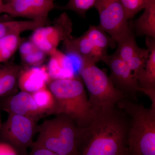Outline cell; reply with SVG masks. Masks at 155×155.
<instances>
[{
    "instance_id": "6da1fadb",
    "label": "cell",
    "mask_w": 155,
    "mask_h": 155,
    "mask_svg": "<svg viewBox=\"0 0 155 155\" xmlns=\"http://www.w3.org/2000/svg\"><path fill=\"white\" fill-rule=\"evenodd\" d=\"M117 107L97 112L93 122L78 128L80 155H123L127 150L129 121Z\"/></svg>"
},
{
    "instance_id": "7a4b0ae2",
    "label": "cell",
    "mask_w": 155,
    "mask_h": 155,
    "mask_svg": "<svg viewBox=\"0 0 155 155\" xmlns=\"http://www.w3.org/2000/svg\"><path fill=\"white\" fill-rule=\"evenodd\" d=\"M48 85L56 100L55 115H66L78 128H84L91 124L95 114L80 78L54 79Z\"/></svg>"
},
{
    "instance_id": "3957f363",
    "label": "cell",
    "mask_w": 155,
    "mask_h": 155,
    "mask_svg": "<svg viewBox=\"0 0 155 155\" xmlns=\"http://www.w3.org/2000/svg\"><path fill=\"white\" fill-rule=\"evenodd\" d=\"M116 107L130 117L127 135L130 155H155V108H145L127 98Z\"/></svg>"
},
{
    "instance_id": "277c9868",
    "label": "cell",
    "mask_w": 155,
    "mask_h": 155,
    "mask_svg": "<svg viewBox=\"0 0 155 155\" xmlns=\"http://www.w3.org/2000/svg\"><path fill=\"white\" fill-rule=\"evenodd\" d=\"M55 116L38 127V136L31 147L44 148L60 155H80L78 127L66 115Z\"/></svg>"
},
{
    "instance_id": "5b68a950",
    "label": "cell",
    "mask_w": 155,
    "mask_h": 155,
    "mask_svg": "<svg viewBox=\"0 0 155 155\" xmlns=\"http://www.w3.org/2000/svg\"><path fill=\"white\" fill-rule=\"evenodd\" d=\"M79 73L88 91L89 101L95 114L116 107L119 101L127 98L115 87L106 72L96 64L82 62Z\"/></svg>"
},
{
    "instance_id": "8992f818",
    "label": "cell",
    "mask_w": 155,
    "mask_h": 155,
    "mask_svg": "<svg viewBox=\"0 0 155 155\" xmlns=\"http://www.w3.org/2000/svg\"><path fill=\"white\" fill-rule=\"evenodd\" d=\"M36 120L29 117L9 114L0 128V140L13 145L25 153L33 144L35 134L38 131Z\"/></svg>"
},
{
    "instance_id": "52a82bcc",
    "label": "cell",
    "mask_w": 155,
    "mask_h": 155,
    "mask_svg": "<svg viewBox=\"0 0 155 155\" xmlns=\"http://www.w3.org/2000/svg\"><path fill=\"white\" fill-rule=\"evenodd\" d=\"M95 8L99 14L98 26L116 43L131 29L120 0H99Z\"/></svg>"
},
{
    "instance_id": "ba28073f",
    "label": "cell",
    "mask_w": 155,
    "mask_h": 155,
    "mask_svg": "<svg viewBox=\"0 0 155 155\" xmlns=\"http://www.w3.org/2000/svg\"><path fill=\"white\" fill-rule=\"evenodd\" d=\"M54 23L53 25H45L33 31L29 40L48 55L57 49L61 41L72 37V22L67 13L61 14Z\"/></svg>"
},
{
    "instance_id": "9c48e42d",
    "label": "cell",
    "mask_w": 155,
    "mask_h": 155,
    "mask_svg": "<svg viewBox=\"0 0 155 155\" xmlns=\"http://www.w3.org/2000/svg\"><path fill=\"white\" fill-rule=\"evenodd\" d=\"M104 62L110 68V75L109 77L115 87L127 98L135 101L137 99V93L139 91L140 87L127 64L116 53L108 55Z\"/></svg>"
},
{
    "instance_id": "30bf717a",
    "label": "cell",
    "mask_w": 155,
    "mask_h": 155,
    "mask_svg": "<svg viewBox=\"0 0 155 155\" xmlns=\"http://www.w3.org/2000/svg\"><path fill=\"white\" fill-rule=\"evenodd\" d=\"M55 8L53 0H9L4 3L2 13L29 20H43L48 19Z\"/></svg>"
},
{
    "instance_id": "8fae6325",
    "label": "cell",
    "mask_w": 155,
    "mask_h": 155,
    "mask_svg": "<svg viewBox=\"0 0 155 155\" xmlns=\"http://www.w3.org/2000/svg\"><path fill=\"white\" fill-rule=\"evenodd\" d=\"M0 109L8 114L26 116L37 121L45 115L38 107L31 94L25 91L0 98Z\"/></svg>"
},
{
    "instance_id": "7c38bea8",
    "label": "cell",
    "mask_w": 155,
    "mask_h": 155,
    "mask_svg": "<svg viewBox=\"0 0 155 155\" xmlns=\"http://www.w3.org/2000/svg\"><path fill=\"white\" fill-rule=\"evenodd\" d=\"M47 66L22 69L18 78L17 85L21 91L32 94L47 87L51 81Z\"/></svg>"
},
{
    "instance_id": "4fadbf2b",
    "label": "cell",
    "mask_w": 155,
    "mask_h": 155,
    "mask_svg": "<svg viewBox=\"0 0 155 155\" xmlns=\"http://www.w3.org/2000/svg\"><path fill=\"white\" fill-rule=\"evenodd\" d=\"M64 44L67 52L77 56L82 62H88L96 64L103 61L107 57L97 50L85 33L77 38L71 37L66 39Z\"/></svg>"
},
{
    "instance_id": "5bb4252c",
    "label": "cell",
    "mask_w": 155,
    "mask_h": 155,
    "mask_svg": "<svg viewBox=\"0 0 155 155\" xmlns=\"http://www.w3.org/2000/svg\"><path fill=\"white\" fill-rule=\"evenodd\" d=\"M146 44L148 55L136 77L139 91L143 90H155V38L147 37Z\"/></svg>"
},
{
    "instance_id": "9a60e30c",
    "label": "cell",
    "mask_w": 155,
    "mask_h": 155,
    "mask_svg": "<svg viewBox=\"0 0 155 155\" xmlns=\"http://www.w3.org/2000/svg\"><path fill=\"white\" fill-rule=\"evenodd\" d=\"M143 9V14L131 24V27L137 36L155 38V0H149Z\"/></svg>"
},
{
    "instance_id": "2e32d148",
    "label": "cell",
    "mask_w": 155,
    "mask_h": 155,
    "mask_svg": "<svg viewBox=\"0 0 155 155\" xmlns=\"http://www.w3.org/2000/svg\"><path fill=\"white\" fill-rule=\"evenodd\" d=\"M48 20H12L0 21V38L11 35H20L27 31H34L37 28L47 25Z\"/></svg>"
},
{
    "instance_id": "e0dca14e",
    "label": "cell",
    "mask_w": 155,
    "mask_h": 155,
    "mask_svg": "<svg viewBox=\"0 0 155 155\" xmlns=\"http://www.w3.org/2000/svg\"><path fill=\"white\" fill-rule=\"evenodd\" d=\"M22 67L14 64L0 66V98L9 96L17 85L18 78Z\"/></svg>"
},
{
    "instance_id": "ac0fdd59",
    "label": "cell",
    "mask_w": 155,
    "mask_h": 155,
    "mask_svg": "<svg viewBox=\"0 0 155 155\" xmlns=\"http://www.w3.org/2000/svg\"><path fill=\"white\" fill-rule=\"evenodd\" d=\"M19 48L22 61L28 66H41L45 60L46 54L30 40L21 43Z\"/></svg>"
},
{
    "instance_id": "d6986e66",
    "label": "cell",
    "mask_w": 155,
    "mask_h": 155,
    "mask_svg": "<svg viewBox=\"0 0 155 155\" xmlns=\"http://www.w3.org/2000/svg\"><path fill=\"white\" fill-rule=\"evenodd\" d=\"M84 33L95 48L104 55H107L108 48L115 47L116 42L99 26L91 25Z\"/></svg>"
},
{
    "instance_id": "ffe728a7",
    "label": "cell",
    "mask_w": 155,
    "mask_h": 155,
    "mask_svg": "<svg viewBox=\"0 0 155 155\" xmlns=\"http://www.w3.org/2000/svg\"><path fill=\"white\" fill-rule=\"evenodd\" d=\"M117 43L118 48L115 53L126 63L133 58L140 49L137 44L132 27Z\"/></svg>"
},
{
    "instance_id": "44dd1931",
    "label": "cell",
    "mask_w": 155,
    "mask_h": 155,
    "mask_svg": "<svg viewBox=\"0 0 155 155\" xmlns=\"http://www.w3.org/2000/svg\"><path fill=\"white\" fill-rule=\"evenodd\" d=\"M31 94L36 105L42 113L45 115L55 114V98L47 87L35 92Z\"/></svg>"
},
{
    "instance_id": "7402d4cb",
    "label": "cell",
    "mask_w": 155,
    "mask_h": 155,
    "mask_svg": "<svg viewBox=\"0 0 155 155\" xmlns=\"http://www.w3.org/2000/svg\"><path fill=\"white\" fill-rule=\"evenodd\" d=\"M20 35H11L0 38V63L8 61L19 48Z\"/></svg>"
},
{
    "instance_id": "603a6c76",
    "label": "cell",
    "mask_w": 155,
    "mask_h": 155,
    "mask_svg": "<svg viewBox=\"0 0 155 155\" xmlns=\"http://www.w3.org/2000/svg\"><path fill=\"white\" fill-rule=\"evenodd\" d=\"M99 0H69L64 7H59L63 10L74 11L80 16L85 17L87 11L95 7Z\"/></svg>"
},
{
    "instance_id": "cb8c5ba5",
    "label": "cell",
    "mask_w": 155,
    "mask_h": 155,
    "mask_svg": "<svg viewBox=\"0 0 155 155\" xmlns=\"http://www.w3.org/2000/svg\"><path fill=\"white\" fill-rule=\"evenodd\" d=\"M148 54V49H145L140 48L135 55L126 63L133 72L134 76L136 79L139 72L142 69L147 58Z\"/></svg>"
},
{
    "instance_id": "d4e9b609",
    "label": "cell",
    "mask_w": 155,
    "mask_h": 155,
    "mask_svg": "<svg viewBox=\"0 0 155 155\" xmlns=\"http://www.w3.org/2000/svg\"><path fill=\"white\" fill-rule=\"evenodd\" d=\"M149 0H120L128 19L133 18L140 11L144 9Z\"/></svg>"
},
{
    "instance_id": "484cf974",
    "label": "cell",
    "mask_w": 155,
    "mask_h": 155,
    "mask_svg": "<svg viewBox=\"0 0 155 155\" xmlns=\"http://www.w3.org/2000/svg\"><path fill=\"white\" fill-rule=\"evenodd\" d=\"M0 155H29L22 152L13 145L0 140Z\"/></svg>"
},
{
    "instance_id": "4316f807",
    "label": "cell",
    "mask_w": 155,
    "mask_h": 155,
    "mask_svg": "<svg viewBox=\"0 0 155 155\" xmlns=\"http://www.w3.org/2000/svg\"><path fill=\"white\" fill-rule=\"evenodd\" d=\"M31 150L29 155H60L44 148L31 147Z\"/></svg>"
},
{
    "instance_id": "83f0119b",
    "label": "cell",
    "mask_w": 155,
    "mask_h": 155,
    "mask_svg": "<svg viewBox=\"0 0 155 155\" xmlns=\"http://www.w3.org/2000/svg\"><path fill=\"white\" fill-rule=\"evenodd\" d=\"M4 3L3 2V0H0V14L2 13V10Z\"/></svg>"
},
{
    "instance_id": "f1b7e54d",
    "label": "cell",
    "mask_w": 155,
    "mask_h": 155,
    "mask_svg": "<svg viewBox=\"0 0 155 155\" xmlns=\"http://www.w3.org/2000/svg\"><path fill=\"white\" fill-rule=\"evenodd\" d=\"M2 119H1V114H0V128L2 127Z\"/></svg>"
},
{
    "instance_id": "f546056e",
    "label": "cell",
    "mask_w": 155,
    "mask_h": 155,
    "mask_svg": "<svg viewBox=\"0 0 155 155\" xmlns=\"http://www.w3.org/2000/svg\"><path fill=\"white\" fill-rule=\"evenodd\" d=\"M123 155H130V154L129 153V152H128V150H127V151H126V152L125 153V154H124Z\"/></svg>"
},
{
    "instance_id": "4dcf8cb0",
    "label": "cell",
    "mask_w": 155,
    "mask_h": 155,
    "mask_svg": "<svg viewBox=\"0 0 155 155\" xmlns=\"http://www.w3.org/2000/svg\"><path fill=\"white\" fill-rule=\"evenodd\" d=\"M53 1H54V0H53Z\"/></svg>"
}]
</instances>
